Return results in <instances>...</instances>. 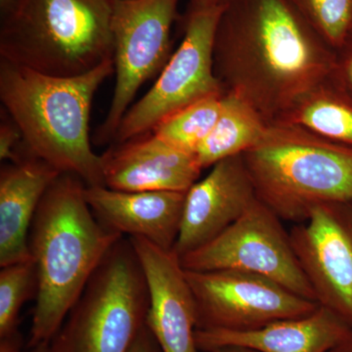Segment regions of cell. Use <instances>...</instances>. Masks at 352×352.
<instances>
[{"mask_svg":"<svg viewBox=\"0 0 352 352\" xmlns=\"http://www.w3.org/2000/svg\"><path fill=\"white\" fill-rule=\"evenodd\" d=\"M36 270L34 261L3 266L0 271V339L18 335L21 308L32 294L36 293Z\"/></svg>","mask_w":352,"mask_h":352,"instance_id":"21","label":"cell"},{"mask_svg":"<svg viewBox=\"0 0 352 352\" xmlns=\"http://www.w3.org/2000/svg\"><path fill=\"white\" fill-rule=\"evenodd\" d=\"M29 349L30 351L27 352H52L50 344H39V346L32 347V349Z\"/></svg>","mask_w":352,"mask_h":352,"instance_id":"31","label":"cell"},{"mask_svg":"<svg viewBox=\"0 0 352 352\" xmlns=\"http://www.w3.org/2000/svg\"><path fill=\"white\" fill-rule=\"evenodd\" d=\"M117 0H15L1 15L0 59L54 76L113 60Z\"/></svg>","mask_w":352,"mask_h":352,"instance_id":"5","label":"cell"},{"mask_svg":"<svg viewBox=\"0 0 352 352\" xmlns=\"http://www.w3.org/2000/svg\"><path fill=\"white\" fill-rule=\"evenodd\" d=\"M256 199L243 155L214 164L185 194L182 227L173 252L180 258L207 244L237 221Z\"/></svg>","mask_w":352,"mask_h":352,"instance_id":"13","label":"cell"},{"mask_svg":"<svg viewBox=\"0 0 352 352\" xmlns=\"http://www.w3.org/2000/svg\"><path fill=\"white\" fill-rule=\"evenodd\" d=\"M195 298L197 330L247 332L319 307L270 278L237 270H185Z\"/></svg>","mask_w":352,"mask_h":352,"instance_id":"10","label":"cell"},{"mask_svg":"<svg viewBox=\"0 0 352 352\" xmlns=\"http://www.w3.org/2000/svg\"><path fill=\"white\" fill-rule=\"evenodd\" d=\"M61 175L23 147L0 171V266L30 261V231L44 194Z\"/></svg>","mask_w":352,"mask_h":352,"instance_id":"16","label":"cell"},{"mask_svg":"<svg viewBox=\"0 0 352 352\" xmlns=\"http://www.w3.org/2000/svg\"><path fill=\"white\" fill-rule=\"evenodd\" d=\"M327 352H352V329Z\"/></svg>","mask_w":352,"mask_h":352,"instance_id":"28","label":"cell"},{"mask_svg":"<svg viewBox=\"0 0 352 352\" xmlns=\"http://www.w3.org/2000/svg\"><path fill=\"white\" fill-rule=\"evenodd\" d=\"M201 352H258L254 349H247L242 346H224L219 349H210V351Z\"/></svg>","mask_w":352,"mask_h":352,"instance_id":"29","label":"cell"},{"mask_svg":"<svg viewBox=\"0 0 352 352\" xmlns=\"http://www.w3.org/2000/svg\"><path fill=\"white\" fill-rule=\"evenodd\" d=\"M224 94L206 97L173 113L161 120L153 133L173 147L195 155L219 120Z\"/></svg>","mask_w":352,"mask_h":352,"instance_id":"20","label":"cell"},{"mask_svg":"<svg viewBox=\"0 0 352 352\" xmlns=\"http://www.w3.org/2000/svg\"><path fill=\"white\" fill-rule=\"evenodd\" d=\"M351 329L319 305L311 314L282 319L256 330H197L199 351L242 346L258 352H327Z\"/></svg>","mask_w":352,"mask_h":352,"instance_id":"17","label":"cell"},{"mask_svg":"<svg viewBox=\"0 0 352 352\" xmlns=\"http://www.w3.org/2000/svg\"><path fill=\"white\" fill-rule=\"evenodd\" d=\"M226 6L187 9L182 43L151 89L127 110L113 138L116 143L149 133L161 120L201 99L226 94L214 65L215 32Z\"/></svg>","mask_w":352,"mask_h":352,"instance_id":"7","label":"cell"},{"mask_svg":"<svg viewBox=\"0 0 352 352\" xmlns=\"http://www.w3.org/2000/svg\"><path fill=\"white\" fill-rule=\"evenodd\" d=\"M14 1L15 0H0V14H6L13 6Z\"/></svg>","mask_w":352,"mask_h":352,"instance_id":"30","label":"cell"},{"mask_svg":"<svg viewBox=\"0 0 352 352\" xmlns=\"http://www.w3.org/2000/svg\"><path fill=\"white\" fill-rule=\"evenodd\" d=\"M4 113L6 118L2 115L0 124V160L1 162L13 163L21 157L23 135L19 127L13 122L6 110Z\"/></svg>","mask_w":352,"mask_h":352,"instance_id":"23","label":"cell"},{"mask_svg":"<svg viewBox=\"0 0 352 352\" xmlns=\"http://www.w3.org/2000/svg\"><path fill=\"white\" fill-rule=\"evenodd\" d=\"M243 157L256 198L282 221H305L320 204L352 203L351 146L273 122Z\"/></svg>","mask_w":352,"mask_h":352,"instance_id":"4","label":"cell"},{"mask_svg":"<svg viewBox=\"0 0 352 352\" xmlns=\"http://www.w3.org/2000/svg\"><path fill=\"white\" fill-rule=\"evenodd\" d=\"M85 188L78 176L61 173L34 215L29 247L38 284L29 349L50 344L99 264L124 237L95 217Z\"/></svg>","mask_w":352,"mask_h":352,"instance_id":"2","label":"cell"},{"mask_svg":"<svg viewBox=\"0 0 352 352\" xmlns=\"http://www.w3.org/2000/svg\"><path fill=\"white\" fill-rule=\"evenodd\" d=\"M336 51L352 32V0H288Z\"/></svg>","mask_w":352,"mask_h":352,"instance_id":"22","label":"cell"},{"mask_svg":"<svg viewBox=\"0 0 352 352\" xmlns=\"http://www.w3.org/2000/svg\"><path fill=\"white\" fill-rule=\"evenodd\" d=\"M274 122L302 127L352 147V97L330 76L302 95Z\"/></svg>","mask_w":352,"mask_h":352,"instance_id":"18","label":"cell"},{"mask_svg":"<svg viewBox=\"0 0 352 352\" xmlns=\"http://www.w3.org/2000/svg\"><path fill=\"white\" fill-rule=\"evenodd\" d=\"M179 0H117L111 23L116 85L95 142L113 141L122 118L143 83L171 56V29Z\"/></svg>","mask_w":352,"mask_h":352,"instance_id":"8","label":"cell"},{"mask_svg":"<svg viewBox=\"0 0 352 352\" xmlns=\"http://www.w3.org/2000/svg\"><path fill=\"white\" fill-rule=\"evenodd\" d=\"M335 61L336 50L288 0H230L220 16L215 75L267 124L328 78Z\"/></svg>","mask_w":352,"mask_h":352,"instance_id":"1","label":"cell"},{"mask_svg":"<svg viewBox=\"0 0 352 352\" xmlns=\"http://www.w3.org/2000/svg\"><path fill=\"white\" fill-rule=\"evenodd\" d=\"M331 78L352 97V36L336 51V61Z\"/></svg>","mask_w":352,"mask_h":352,"instance_id":"24","label":"cell"},{"mask_svg":"<svg viewBox=\"0 0 352 352\" xmlns=\"http://www.w3.org/2000/svg\"><path fill=\"white\" fill-rule=\"evenodd\" d=\"M104 184L126 192H182L198 182L203 168L195 155L151 133L117 143L101 155Z\"/></svg>","mask_w":352,"mask_h":352,"instance_id":"14","label":"cell"},{"mask_svg":"<svg viewBox=\"0 0 352 352\" xmlns=\"http://www.w3.org/2000/svg\"><path fill=\"white\" fill-rule=\"evenodd\" d=\"M131 352H162L147 326L145 325V327L139 333Z\"/></svg>","mask_w":352,"mask_h":352,"instance_id":"25","label":"cell"},{"mask_svg":"<svg viewBox=\"0 0 352 352\" xmlns=\"http://www.w3.org/2000/svg\"><path fill=\"white\" fill-rule=\"evenodd\" d=\"M149 289L129 237L120 238L99 264L63 325L52 352H131L146 325Z\"/></svg>","mask_w":352,"mask_h":352,"instance_id":"6","label":"cell"},{"mask_svg":"<svg viewBox=\"0 0 352 352\" xmlns=\"http://www.w3.org/2000/svg\"><path fill=\"white\" fill-rule=\"evenodd\" d=\"M179 259L185 270H237L261 275L316 302L289 233L282 220L258 199L226 230Z\"/></svg>","mask_w":352,"mask_h":352,"instance_id":"9","label":"cell"},{"mask_svg":"<svg viewBox=\"0 0 352 352\" xmlns=\"http://www.w3.org/2000/svg\"><path fill=\"white\" fill-rule=\"evenodd\" d=\"M115 72L113 60L83 75L54 76L0 59V100L19 127L23 147L85 186H105L92 150L89 120L97 89Z\"/></svg>","mask_w":352,"mask_h":352,"instance_id":"3","label":"cell"},{"mask_svg":"<svg viewBox=\"0 0 352 352\" xmlns=\"http://www.w3.org/2000/svg\"><path fill=\"white\" fill-rule=\"evenodd\" d=\"M289 237L316 302L352 329V203L316 206Z\"/></svg>","mask_w":352,"mask_h":352,"instance_id":"11","label":"cell"},{"mask_svg":"<svg viewBox=\"0 0 352 352\" xmlns=\"http://www.w3.org/2000/svg\"><path fill=\"white\" fill-rule=\"evenodd\" d=\"M351 36H352V32H351Z\"/></svg>","mask_w":352,"mask_h":352,"instance_id":"32","label":"cell"},{"mask_svg":"<svg viewBox=\"0 0 352 352\" xmlns=\"http://www.w3.org/2000/svg\"><path fill=\"white\" fill-rule=\"evenodd\" d=\"M185 194L85 188L90 210L106 228L122 236L144 238L168 251H173L179 235Z\"/></svg>","mask_w":352,"mask_h":352,"instance_id":"15","label":"cell"},{"mask_svg":"<svg viewBox=\"0 0 352 352\" xmlns=\"http://www.w3.org/2000/svg\"><path fill=\"white\" fill-rule=\"evenodd\" d=\"M0 352H27L21 349L19 336L0 339Z\"/></svg>","mask_w":352,"mask_h":352,"instance_id":"27","label":"cell"},{"mask_svg":"<svg viewBox=\"0 0 352 352\" xmlns=\"http://www.w3.org/2000/svg\"><path fill=\"white\" fill-rule=\"evenodd\" d=\"M230 0H188V8L191 10H203V9L217 8L226 6Z\"/></svg>","mask_w":352,"mask_h":352,"instance_id":"26","label":"cell"},{"mask_svg":"<svg viewBox=\"0 0 352 352\" xmlns=\"http://www.w3.org/2000/svg\"><path fill=\"white\" fill-rule=\"evenodd\" d=\"M268 124L249 103L226 92L219 120L195 153L201 168L204 170L226 157L244 154L261 140Z\"/></svg>","mask_w":352,"mask_h":352,"instance_id":"19","label":"cell"},{"mask_svg":"<svg viewBox=\"0 0 352 352\" xmlns=\"http://www.w3.org/2000/svg\"><path fill=\"white\" fill-rule=\"evenodd\" d=\"M149 289L146 326L162 352H200L196 344L195 298L180 259L141 237H129Z\"/></svg>","mask_w":352,"mask_h":352,"instance_id":"12","label":"cell"}]
</instances>
